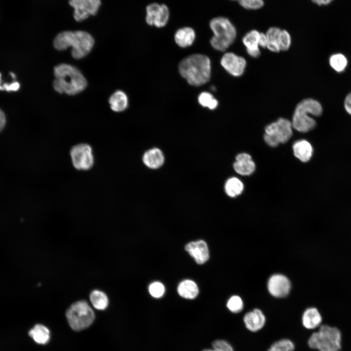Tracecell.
I'll use <instances>...</instances> for the list:
<instances>
[{
  "label": "cell",
  "instance_id": "cell-1",
  "mask_svg": "<svg viewBox=\"0 0 351 351\" xmlns=\"http://www.w3.org/2000/svg\"><path fill=\"white\" fill-rule=\"evenodd\" d=\"M55 79L53 87L60 94L75 95L84 90L87 86V81L76 67L66 63L59 64L54 67Z\"/></svg>",
  "mask_w": 351,
  "mask_h": 351
},
{
  "label": "cell",
  "instance_id": "cell-2",
  "mask_svg": "<svg viewBox=\"0 0 351 351\" xmlns=\"http://www.w3.org/2000/svg\"><path fill=\"white\" fill-rule=\"evenodd\" d=\"M178 68L180 75L191 85L201 86L211 78V61L204 55L194 54L183 58Z\"/></svg>",
  "mask_w": 351,
  "mask_h": 351
},
{
  "label": "cell",
  "instance_id": "cell-3",
  "mask_svg": "<svg viewBox=\"0 0 351 351\" xmlns=\"http://www.w3.org/2000/svg\"><path fill=\"white\" fill-rule=\"evenodd\" d=\"M53 44L59 51L71 47L72 57L78 59L90 52L94 45V39L86 31H66L60 32L55 37Z\"/></svg>",
  "mask_w": 351,
  "mask_h": 351
},
{
  "label": "cell",
  "instance_id": "cell-4",
  "mask_svg": "<svg viewBox=\"0 0 351 351\" xmlns=\"http://www.w3.org/2000/svg\"><path fill=\"white\" fill-rule=\"evenodd\" d=\"M322 107L319 102L312 98H306L296 106L292 119V127L297 131L306 133L316 126L315 120L309 115L320 116Z\"/></svg>",
  "mask_w": 351,
  "mask_h": 351
},
{
  "label": "cell",
  "instance_id": "cell-5",
  "mask_svg": "<svg viewBox=\"0 0 351 351\" xmlns=\"http://www.w3.org/2000/svg\"><path fill=\"white\" fill-rule=\"evenodd\" d=\"M210 27L214 33L211 44L215 50L224 51L234 42L236 30L228 19L223 17L214 18L210 21Z\"/></svg>",
  "mask_w": 351,
  "mask_h": 351
},
{
  "label": "cell",
  "instance_id": "cell-6",
  "mask_svg": "<svg viewBox=\"0 0 351 351\" xmlns=\"http://www.w3.org/2000/svg\"><path fill=\"white\" fill-rule=\"evenodd\" d=\"M308 345L319 351H339L341 348V333L336 327L322 325L308 340Z\"/></svg>",
  "mask_w": 351,
  "mask_h": 351
},
{
  "label": "cell",
  "instance_id": "cell-7",
  "mask_svg": "<svg viewBox=\"0 0 351 351\" xmlns=\"http://www.w3.org/2000/svg\"><path fill=\"white\" fill-rule=\"evenodd\" d=\"M66 318L71 328L81 331L90 326L95 319V313L87 302L84 300L73 304L67 310Z\"/></svg>",
  "mask_w": 351,
  "mask_h": 351
},
{
  "label": "cell",
  "instance_id": "cell-8",
  "mask_svg": "<svg viewBox=\"0 0 351 351\" xmlns=\"http://www.w3.org/2000/svg\"><path fill=\"white\" fill-rule=\"evenodd\" d=\"M292 123L289 120L280 117L266 126L264 140L272 147H275L280 143H285L292 136Z\"/></svg>",
  "mask_w": 351,
  "mask_h": 351
},
{
  "label": "cell",
  "instance_id": "cell-9",
  "mask_svg": "<svg viewBox=\"0 0 351 351\" xmlns=\"http://www.w3.org/2000/svg\"><path fill=\"white\" fill-rule=\"evenodd\" d=\"M70 156L74 167L78 170H87L94 164V158L92 147L86 143L74 146L70 150Z\"/></svg>",
  "mask_w": 351,
  "mask_h": 351
},
{
  "label": "cell",
  "instance_id": "cell-10",
  "mask_svg": "<svg viewBox=\"0 0 351 351\" xmlns=\"http://www.w3.org/2000/svg\"><path fill=\"white\" fill-rule=\"evenodd\" d=\"M69 3L74 9V19L81 21L90 16L95 15L101 5L100 0H69Z\"/></svg>",
  "mask_w": 351,
  "mask_h": 351
},
{
  "label": "cell",
  "instance_id": "cell-11",
  "mask_svg": "<svg viewBox=\"0 0 351 351\" xmlns=\"http://www.w3.org/2000/svg\"><path fill=\"white\" fill-rule=\"evenodd\" d=\"M169 18V10L164 4L153 3L146 7V22L150 25L157 27H164L167 23Z\"/></svg>",
  "mask_w": 351,
  "mask_h": 351
},
{
  "label": "cell",
  "instance_id": "cell-12",
  "mask_svg": "<svg viewBox=\"0 0 351 351\" xmlns=\"http://www.w3.org/2000/svg\"><path fill=\"white\" fill-rule=\"evenodd\" d=\"M220 63L226 71L234 77L241 76L246 66L244 58L231 52L226 53L222 56Z\"/></svg>",
  "mask_w": 351,
  "mask_h": 351
},
{
  "label": "cell",
  "instance_id": "cell-13",
  "mask_svg": "<svg viewBox=\"0 0 351 351\" xmlns=\"http://www.w3.org/2000/svg\"><path fill=\"white\" fill-rule=\"evenodd\" d=\"M267 288L269 293L273 296L281 298L287 296L291 289L289 279L281 274H274L269 278Z\"/></svg>",
  "mask_w": 351,
  "mask_h": 351
},
{
  "label": "cell",
  "instance_id": "cell-14",
  "mask_svg": "<svg viewBox=\"0 0 351 351\" xmlns=\"http://www.w3.org/2000/svg\"><path fill=\"white\" fill-rule=\"evenodd\" d=\"M185 249L198 264H204L209 258L208 246L202 240L189 243Z\"/></svg>",
  "mask_w": 351,
  "mask_h": 351
},
{
  "label": "cell",
  "instance_id": "cell-15",
  "mask_svg": "<svg viewBox=\"0 0 351 351\" xmlns=\"http://www.w3.org/2000/svg\"><path fill=\"white\" fill-rule=\"evenodd\" d=\"M243 321L246 328L249 331L256 332L265 325L266 318L261 310L255 309L245 314Z\"/></svg>",
  "mask_w": 351,
  "mask_h": 351
},
{
  "label": "cell",
  "instance_id": "cell-16",
  "mask_svg": "<svg viewBox=\"0 0 351 351\" xmlns=\"http://www.w3.org/2000/svg\"><path fill=\"white\" fill-rule=\"evenodd\" d=\"M233 166L234 171L242 176H249L254 173L255 169L251 156L244 153L236 156Z\"/></svg>",
  "mask_w": 351,
  "mask_h": 351
},
{
  "label": "cell",
  "instance_id": "cell-17",
  "mask_svg": "<svg viewBox=\"0 0 351 351\" xmlns=\"http://www.w3.org/2000/svg\"><path fill=\"white\" fill-rule=\"evenodd\" d=\"M259 37L260 32L256 30H253L247 33L242 39L247 53L253 58H256L260 55L259 48Z\"/></svg>",
  "mask_w": 351,
  "mask_h": 351
},
{
  "label": "cell",
  "instance_id": "cell-18",
  "mask_svg": "<svg viewBox=\"0 0 351 351\" xmlns=\"http://www.w3.org/2000/svg\"><path fill=\"white\" fill-rule=\"evenodd\" d=\"M292 149L294 156L303 162L309 161L312 156V146L306 140L296 141L293 145Z\"/></svg>",
  "mask_w": 351,
  "mask_h": 351
},
{
  "label": "cell",
  "instance_id": "cell-19",
  "mask_svg": "<svg viewBox=\"0 0 351 351\" xmlns=\"http://www.w3.org/2000/svg\"><path fill=\"white\" fill-rule=\"evenodd\" d=\"M142 160L144 164L148 168L157 169L163 165L164 156L160 149L153 148L144 153Z\"/></svg>",
  "mask_w": 351,
  "mask_h": 351
},
{
  "label": "cell",
  "instance_id": "cell-20",
  "mask_svg": "<svg viewBox=\"0 0 351 351\" xmlns=\"http://www.w3.org/2000/svg\"><path fill=\"white\" fill-rule=\"evenodd\" d=\"M322 320V316L319 312L314 307L308 308L302 315V324L307 329H314L318 327Z\"/></svg>",
  "mask_w": 351,
  "mask_h": 351
},
{
  "label": "cell",
  "instance_id": "cell-21",
  "mask_svg": "<svg viewBox=\"0 0 351 351\" xmlns=\"http://www.w3.org/2000/svg\"><path fill=\"white\" fill-rule=\"evenodd\" d=\"M195 38V33L194 30L189 27L179 29L175 35V41L181 47L191 46Z\"/></svg>",
  "mask_w": 351,
  "mask_h": 351
},
{
  "label": "cell",
  "instance_id": "cell-22",
  "mask_svg": "<svg viewBox=\"0 0 351 351\" xmlns=\"http://www.w3.org/2000/svg\"><path fill=\"white\" fill-rule=\"evenodd\" d=\"M111 109L114 112H120L125 110L128 105L126 94L121 90L114 93L109 99Z\"/></svg>",
  "mask_w": 351,
  "mask_h": 351
},
{
  "label": "cell",
  "instance_id": "cell-23",
  "mask_svg": "<svg viewBox=\"0 0 351 351\" xmlns=\"http://www.w3.org/2000/svg\"><path fill=\"white\" fill-rule=\"evenodd\" d=\"M178 294L186 299H194L198 293V288L196 283L191 280L182 281L177 287Z\"/></svg>",
  "mask_w": 351,
  "mask_h": 351
},
{
  "label": "cell",
  "instance_id": "cell-24",
  "mask_svg": "<svg viewBox=\"0 0 351 351\" xmlns=\"http://www.w3.org/2000/svg\"><path fill=\"white\" fill-rule=\"evenodd\" d=\"M34 340L39 344L47 343L50 339L49 329L41 324H37L31 329L28 333Z\"/></svg>",
  "mask_w": 351,
  "mask_h": 351
},
{
  "label": "cell",
  "instance_id": "cell-25",
  "mask_svg": "<svg viewBox=\"0 0 351 351\" xmlns=\"http://www.w3.org/2000/svg\"><path fill=\"white\" fill-rule=\"evenodd\" d=\"M90 299L93 307L98 310H105L109 304L107 295L99 290L93 291L90 293Z\"/></svg>",
  "mask_w": 351,
  "mask_h": 351
},
{
  "label": "cell",
  "instance_id": "cell-26",
  "mask_svg": "<svg viewBox=\"0 0 351 351\" xmlns=\"http://www.w3.org/2000/svg\"><path fill=\"white\" fill-rule=\"evenodd\" d=\"M244 189L242 182L237 178L233 177L228 179L225 185V191L230 197H235L240 195Z\"/></svg>",
  "mask_w": 351,
  "mask_h": 351
},
{
  "label": "cell",
  "instance_id": "cell-27",
  "mask_svg": "<svg viewBox=\"0 0 351 351\" xmlns=\"http://www.w3.org/2000/svg\"><path fill=\"white\" fill-rule=\"evenodd\" d=\"M281 30L278 27H272L269 28L265 34L268 39L266 48L272 52L276 53L280 51L278 43V38Z\"/></svg>",
  "mask_w": 351,
  "mask_h": 351
},
{
  "label": "cell",
  "instance_id": "cell-28",
  "mask_svg": "<svg viewBox=\"0 0 351 351\" xmlns=\"http://www.w3.org/2000/svg\"><path fill=\"white\" fill-rule=\"evenodd\" d=\"M331 66L336 71H343L347 66V59L341 54H335L332 55L329 60Z\"/></svg>",
  "mask_w": 351,
  "mask_h": 351
},
{
  "label": "cell",
  "instance_id": "cell-29",
  "mask_svg": "<svg viewBox=\"0 0 351 351\" xmlns=\"http://www.w3.org/2000/svg\"><path fill=\"white\" fill-rule=\"evenodd\" d=\"M199 103L204 107H208L211 110L215 109L218 106V101L210 93L203 92L200 94L198 97Z\"/></svg>",
  "mask_w": 351,
  "mask_h": 351
},
{
  "label": "cell",
  "instance_id": "cell-30",
  "mask_svg": "<svg viewBox=\"0 0 351 351\" xmlns=\"http://www.w3.org/2000/svg\"><path fill=\"white\" fill-rule=\"evenodd\" d=\"M293 343L288 339H283L274 342L267 351H293Z\"/></svg>",
  "mask_w": 351,
  "mask_h": 351
},
{
  "label": "cell",
  "instance_id": "cell-31",
  "mask_svg": "<svg viewBox=\"0 0 351 351\" xmlns=\"http://www.w3.org/2000/svg\"><path fill=\"white\" fill-rule=\"evenodd\" d=\"M228 309L234 313H238L243 309V302L238 295H233L228 300L227 303Z\"/></svg>",
  "mask_w": 351,
  "mask_h": 351
},
{
  "label": "cell",
  "instance_id": "cell-32",
  "mask_svg": "<svg viewBox=\"0 0 351 351\" xmlns=\"http://www.w3.org/2000/svg\"><path fill=\"white\" fill-rule=\"evenodd\" d=\"M278 43L280 51H285L289 49L291 44V37L288 31L281 30L278 38Z\"/></svg>",
  "mask_w": 351,
  "mask_h": 351
},
{
  "label": "cell",
  "instance_id": "cell-33",
  "mask_svg": "<svg viewBox=\"0 0 351 351\" xmlns=\"http://www.w3.org/2000/svg\"><path fill=\"white\" fill-rule=\"evenodd\" d=\"M213 349H205L203 351H234L232 346L223 340H216L212 343Z\"/></svg>",
  "mask_w": 351,
  "mask_h": 351
},
{
  "label": "cell",
  "instance_id": "cell-34",
  "mask_svg": "<svg viewBox=\"0 0 351 351\" xmlns=\"http://www.w3.org/2000/svg\"><path fill=\"white\" fill-rule=\"evenodd\" d=\"M240 5L249 10H257L264 5L263 0H239Z\"/></svg>",
  "mask_w": 351,
  "mask_h": 351
},
{
  "label": "cell",
  "instance_id": "cell-35",
  "mask_svg": "<svg viewBox=\"0 0 351 351\" xmlns=\"http://www.w3.org/2000/svg\"><path fill=\"white\" fill-rule=\"evenodd\" d=\"M149 291L152 296L159 298L163 295L165 288L163 285L160 282H155L150 285Z\"/></svg>",
  "mask_w": 351,
  "mask_h": 351
},
{
  "label": "cell",
  "instance_id": "cell-36",
  "mask_svg": "<svg viewBox=\"0 0 351 351\" xmlns=\"http://www.w3.org/2000/svg\"><path fill=\"white\" fill-rule=\"evenodd\" d=\"M20 87V83L17 81H14L10 84L5 83L2 85L3 90L9 91H17Z\"/></svg>",
  "mask_w": 351,
  "mask_h": 351
},
{
  "label": "cell",
  "instance_id": "cell-37",
  "mask_svg": "<svg viewBox=\"0 0 351 351\" xmlns=\"http://www.w3.org/2000/svg\"><path fill=\"white\" fill-rule=\"evenodd\" d=\"M344 107L348 113L351 115V92L346 97L344 101Z\"/></svg>",
  "mask_w": 351,
  "mask_h": 351
},
{
  "label": "cell",
  "instance_id": "cell-38",
  "mask_svg": "<svg viewBox=\"0 0 351 351\" xmlns=\"http://www.w3.org/2000/svg\"><path fill=\"white\" fill-rule=\"evenodd\" d=\"M268 43V39L265 34L260 33V37L259 39V46L262 48H266Z\"/></svg>",
  "mask_w": 351,
  "mask_h": 351
},
{
  "label": "cell",
  "instance_id": "cell-39",
  "mask_svg": "<svg viewBox=\"0 0 351 351\" xmlns=\"http://www.w3.org/2000/svg\"><path fill=\"white\" fill-rule=\"evenodd\" d=\"M6 123V117L4 112L0 109V132L4 128Z\"/></svg>",
  "mask_w": 351,
  "mask_h": 351
},
{
  "label": "cell",
  "instance_id": "cell-40",
  "mask_svg": "<svg viewBox=\"0 0 351 351\" xmlns=\"http://www.w3.org/2000/svg\"><path fill=\"white\" fill-rule=\"evenodd\" d=\"M313 3L318 5H328L331 3L333 0H311Z\"/></svg>",
  "mask_w": 351,
  "mask_h": 351
},
{
  "label": "cell",
  "instance_id": "cell-41",
  "mask_svg": "<svg viewBox=\"0 0 351 351\" xmlns=\"http://www.w3.org/2000/svg\"><path fill=\"white\" fill-rule=\"evenodd\" d=\"M1 74L0 73V90H3L2 85H1Z\"/></svg>",
  "mask_w": 351,
  "mask_h": 351
},
{
  "label": "cell",
  "instance_id": "cell-42",
  "mask_svg": "<svg viewBox=\"0 0 351 351\" xmlns=\"http://www.w3.org/2000/svg\"><path fill=\"white\" fill-rule=\"evenodd\" d=\"M10 75L13 78H15L16 77V75L13 73H10Z\"/></svg>",
  "mask_w": 351,
  "mask_h": 351
},
{
  "label": "cell",
  "instance_id": "cell-43",
  "mask_svg": "<svg viewBox=\"0 0 351 351\" xmlns=\"http://www.w3.org/2000/svg\"></svg>",
  "mask_w": 351,
  "mask_h": 351
}]
</instances>
